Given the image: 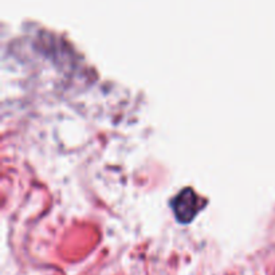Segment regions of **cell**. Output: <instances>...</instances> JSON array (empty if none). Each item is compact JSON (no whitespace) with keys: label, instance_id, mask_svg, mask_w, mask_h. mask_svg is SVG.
I'll list each match as a JSON object with an SVG mask.
<instances>
[{"label":"cell","instance_id":"6da1fadb","mask_svg":"<svg viewBox=\"0 0 275 275\" xmlns=\"http://www.w3.org/2000/svg\"><path fill=\"white\" fill-rule=\"evenodd\" d=\"M172 208H173L176 219L180 223L187 224L190 223L200 209L203 208V203L199 199V196L195 194V191L191 188H185L173 199Z\"/></svg>","mask_w":275,"mask_h":275}]
</instances>
